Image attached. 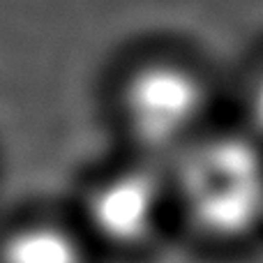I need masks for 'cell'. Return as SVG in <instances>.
I'll use <instances>...</instances> for the list:
<instances>
[{
  "instance_id": "cell-1",
  "label": "cell",
  "mask_w": 263,
  "mask_h": 263,
  "mask_svg": "<svg viewBox=\"0 0 263 263\" xmlns=\"http://www.w3.org/2000/svg\"><path fill=\"white\" fill-rule=\"evenodd\" d=\"M171 199L196 233L245 240L263 224V143L250 132H203L173 159Z\"/></svg>"
},
{
  "instance_id": "cell-2",
  "label": "cell",
  "mask_w": 263,
  "mask_h": 263,
  "mask_svg": "<svg viewBox=\"0 0 263 263\" xmlns=\"http://www.w3.org/2000/svg\"><path fill=\"white\" fill-rule=\"evenodd\" d=\"M208 83L190 63L168 55L136 63L120 83L123 127L148 157L176 159L205 132Z\"/></svg>"
},
{
  "instance_id": "cell-3",
  "label": "cell",
  "mask_w": 263,
  "mask_h": 263,
  "mask_svg": "<svg viewBox=\"0 0 263 263\" xmlns=\"http://www.w3.org/2000/svg\"><path fill=\"white\" fill-rule=\"evenodd\" d=\"M168 178L148 162L116 168L92 182L83 199V222L102 242L118 250H136L157 233L171 203Z\"/></svg>"
},
{
  "instance_id": "cell-4",
  "label": "cell",
  "mask_w": 263,
  "mask_h": 263,
  "mask_svg": "<svg viewBox=\"0 0 263 263\" xmlns=\"http://www.w3.org/2000/svg\"><path fill=\"white\" fill-rule=\"evenodd\" d=\"M0 263H88V254L83 238L74 229L35 219L5 238Z\"/></svg>"
},
{
  "instance_id": "cell-5",
  "label": "cell",
  "mask_w": 263,
  "mask_h": 263,
  "mask_svg": "<svg viewBox=\"0 0 263 263\" xmlns=\"http://www.w3.org/2000/svg\"><path fill=\"white\" fill-rule=\"evenodd\" d=\"M245 116L247 129L254 139L263 143V63L254 69L245 88Z\"/></svg>"
}]
</instances>
